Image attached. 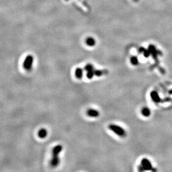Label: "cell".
<instances>
[{
  "instance_id": "1",
  "label": "cell",
  "mask_w": 172,
  "mask_h": 172,
  "mask_svg": "<svg viewBox=\"0 0 172 172\" xmlns=\"http://www.w3.org/2000/svg\"><path fill=\"white\" fill-rule=\"evenodd\" d=\"M63 147L61 145H58L55 146L52 150V158L50 160V165L53 167H56L59 165L60 163V159L59 158V155L61 151H62Z\"/></svg>"
},
{
  "instance_id": "2",
  "label": "cell",
  "mask_w": 172,
  "mask_h": 172,
  "mask_svg": "<svg viewBox=\"0 0 172 172\" xmlns=\"http://www.w3.org/2000/svg\"><path fill=\"white\" fill-rule=\"evenodd\" d=\"M108 128L111 131H112L114 133H115L116 134L121 136V137H125L126 136V133L125 130L122 127L119 126V125L115 124H110L108 126Z\"/></svg>"
},
{
  "instance_id": "3",
  "label": "cell",
  "mask_w": 172,
  "mask_h": 172,
  "mask_svg": "<svg viewBox=\"0 0 172 172\" xmlns=\"http://www.w3.org/2000/svg\"><path fill=\"white\" fill-rule=\"evenodd\" d=\"M34 62V57L31 55H29L26 57L23 63V67L27 71H30L32 69Z\"/></svg>"
},
{
  "instance_id": "4",
  "label": "cell",
  "mask_w": 172,
  "mask_h": 172,
  "mask_svg": "<svg viewBox=\"0 0 172 172\" xmlns=\"http://www.w3.org/2000/svg\"><path fill=\"white\" fill-rule=\"evenodd\" d=\"M148 49L150 51L151 55H152L153 59L155 60L156 62H158V56L159 54H162V53H160V51L156 49L155 46L153 45H149Z\"/></svg>"
},
{
  "instance_id": "5",
  "label": "cell",
  "mask_w": 172,
  "mask_h": 172,
  "mask_svg": "<svg viewBox=\"0 0 172 172\" xmlns=\"http://www.w3.org/2000/svg\"><path fill=\"white\" fill-rule=\"evenodd\" d=\"M141 165L143 166L145 171H151L153 170V168L151 162L146 158H144L142 159L141 162Z\"/></svg>"
},
{
  "instance_id": "6",
  "label": "cell",
  "mask_w": 172,
  "mask_h": 172,
  "mask_svg": "<svg viewBox=\"0 0 172 172\" xmlns=\"http://www.w3.org/2000/svg\"><path fill=\"white\" fill-rule=\"evenodd\" d=\"M150 97L151 99L153 100V101H154V102L156 103H159L161 102L162 100L160 99L158 93L156 91H151V92L150 93Z\"/></svg>"
},
{
  "instance_id": "7",
  "label": "cell",
  "mask_w": 172,
  "mask_h": 172,
  "mask_svg": "<svg viewBox=\"0 0 172 172\" xmlns=\"http://www.w3.org/2000/svg\"><path fill=\"white\" fill-rule=\"evenodd\" d=\"M87 114L88 116L92 118H97L100 115V113H99L98 111L92 109H88V110L87 112Z\"/></svg>"
},
{
  "instance_id": "8",
  "label": "cell",
  "mask_w": 172,
  "mask_h": 172,
  "mask_svg": "<svg viewBox=\"0 0 172 172\" xmlns=\"http://www.w3.org/2000/svg\"><path fill=\"white\" fill-rule=\"evenodd\" d=\"M85 42L87 46L92 47V46H94L96 45V41L95 38L92 37H88L86 38Z\"/></svg>"
},
{
  "instance_id": "9",
  "label": "cell",
  "mask_w": 172,
  "mask_h": 172,
  "mask_svg": "<svg viewBox=\"0 0 172 172\" xmlns=\"http://www.w3.org/2000/svg\"><path fill=\"white\" fill-rule=\"evenodd\" d=\"M48 135V131L45 129H41L38 132V136L39 138L44 139L46 138Z\"/></svg>"
},
{
  "instance_id": "10",
  "label": "cell",
  "mask_w": 172,
  "mask_h": 172,
  "mask_svg": "<svg viewBox=\"0 0 172 172\" xmlns=\"http://www.w3.org/2000/svg\"><path fill=\"white\" fill-rule=\"evenodd\" d=\"M83 71L81 68H77L75 71V75L77 78L78 79H82V77H83Z\"/></svg>"
},
{
  "instance_id": "11",
  "label": "cell",
  "mask_w": 172,
  "mask_h": 172,
  "mask_svg": "<svg viewBox=\"0 0 172 172\" xmlns=\"http://www.w3.org/2000/svg\"><path fill=\"white\" fill-rule=\"evenodd\" d=\"M141 112L142 114L143 115V116H145V117H148V116L150 115L151 114L150 110L147 108H144L142 109Z\"/></svg>"
},
{
  "instance_id": "12",
  "label": "cell",
  "mask_w": 172,
  "mask_h": 172,
  "mask_svg": "<svg viewBox=\"0 0 172 172\" xmlns=\"http://www.w3.org/2000/svg\"><path fill=\"white\" fill-rule=\"evenodd\" d=\"M130 62L132 65L134 66H136L139 64V59L136 56H133L130 58Z\"/></svg>"
},
{
  "instance_id": "13",
  "label": "cell",
  "mask_w": 172,
  "mask_h": 172,
  "mask_svg": "<svg viewBox=\"0 0 172 172\" xmlns=\"http://www.w3.org/2000/svg\"><path fill=\"white\" fill-rule=\"evenodd\" d=\"M107 71H103V70H95V75L97 76H101L102 75H104L105 74V72Z\"/></svg>"
},
{
  "instance_id": "14",
  "label": "cell",
  "mask_w": 172,
  "mask_h": 172,
  "mask_svg": "<svg viewBox=\"0 0 172 172\" xmlns=\"http://www.w3.org/2000/svg\"><path fill=\"white\" fill-rule=\"evenodd\" d=\"M95 75V70H92V71H87V75H86V76H87V78L89 79H92L93 77Z\"/></svg>"
},
{
  "instance_id": "15",
  "label": "cell",
  "mask_w": 172,
  "mask_h": 172,
  "mask_svg": "<svg viewBox=\"0 0 172 172\" xmlns=\"http://www.w3.org/2000/svg\"><path fill=\"white\" fill-rule=\"evenodd\" d=\"M85 70L87 72V71H92V70H95V69H94V67H93V66L92 65L88 64L86 65L85 67Z\"/></svg>"
},
{
  "instance_id": "16",
  "label": "cell",
  "mask_w": 172,
  "mask_h": 172,
  "mask_svg": "<svg viewBox=\"0 0 172 172\" xmlns=\"http://www.w3.org/2000/svg\"><path fill=\"white\" fill-rule=\"evenodd\" d=\"M143 54L144 56L145 57H148L150 56V55H151L150 52V51L149 50V49H144V50L143 51Z\"/></svg>"
},
{
  "instance_id": "17",
  "label": "cell",
  "mask_w": 172,
  "mask_h": 172,
  "mask_svg": "<svg viewBox=\"0 0 172 172\" xmlns=\"http://www.w3.org/2000/svg\"><path fill=\"white\" fill-rule=\"evenodd\" d=\"M132 1H134V2H138V1H139V0H132Z\"/></svg>"
},
{
  "instance_id": "18",
  "label": "cell",
  "mask_w": 172,
  "mask_h": 172,
  "mask_svg": "<svg viewBox=\"0 0 172 172\" xmlns=\"http://www.w3.org/2000/svg\"><path fill=\"white\" fill-rule=\"evenodd\" d=\"M169 93H170V94H172V90H171V91H170V92H169Z\"/></svg>"
}]
</instances>
